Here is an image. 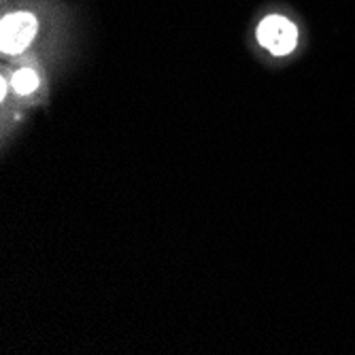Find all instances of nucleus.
<instances>
[{
	"instance_id": "nucleus-1",
	"label": "nucleus",
	"mask_w": 355,
	"mask_h": 355,
	"mask_svg": "<svg viewBox=\"0 0 355 355\" xmlns=\"http://www.w3.org/2000/svg\"><path fill=\"white\" fill-rule=\"evenodd\" d=\"M257 41L272 55H287L298 43V28L283 15H268L257 28Z\"/></svg>"
},
{
	"instance_id": "nucleus-2",
	"label": "nucleus",
	"mask_w": 355,
	"mask_h": 355,
	"mask_svg": "<svg viewBox=\"0 0 355 355\" xmlns=\"http://www.w3.org/2000/svg\"><path fill=\"white\" fill-rule=\"evenodd\" d=\"M37 17L30 13H11L0 21V49L3 53H21L37 35Z\"/></svg>"
},
{
	"instance_id": "nucleus-3",
	"label": "nucleus",
	"mask_w": 355,
	"mask_h": 355,
	"mask_svg": "<svg viewBox=\"0 0 355 355\" xmlns=\"http://www.w3.org/2000/svg\"><path fill=\"white\" fill-rule=\"evenodd\" d=\"M13 89L17 92V94H21V96H26V94H32L37 87H39V77H37V73L35 71H30V69H21V71H17L15 75H13Z\"/></svg>"
}]
</instances>
